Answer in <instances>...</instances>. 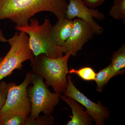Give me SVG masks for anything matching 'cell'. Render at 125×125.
<instances>
[{"label": "cell", "instance_id": "8", "mask_svg": "<svg viewBox=\"0 0 125 125\" xmlns=\"http://www.w3.org/2000/svg\"><path fill=\"white\" fill-rule=\"evenodd\" d=\"M65 17L70 20L80 19L89 25L95 34L99 35L103 32V28L94 19L102 21L105 19V15L98 10L87 7L81 0H69Z\"/></svg>", "mask_w": 125, "mask_h": 125}, {"label": "cell", "instance_id": "13", "mask_svg": "<svg viewBox=\"0 0 125 125\" xmlns=\"http://www.w3.org/2000/svg\"><path fill=\"white\" fill-rule=\"evenodd\" d=\"M111 72L112 66L110 64L107 67L101 70L98 73H96L94 81L97 84L96 90L98 92H102L104 88L111 79Z\"/></svg>", "mask_w": 125, "mask_h": 125}, {"label": "cell", "instance_id": "6", "mask_svg": "<svg viewBox=\"0 0 125 125\" xmlns=\"http://www.w3.org/2000/svg\"><path fill=\"white\" fill-rule=\"evenodd\" d=\"M32 73L26 74L22 83L17 85L16 83H9L6 101L0 110V120L5 117L18 114L27 117L31 110V104L28 96L27 88L31 84Z\"/></svg>", "mask_w": 125, "mask_h": 125}, {"label": "cell", "instance_id": "11", "mask_svg": "<svg viewBox=\"0 0 125 125\" xmlns=\"http://www.w3.org/2000/svg\"><path fill=\"white\" fill-rule=\"evenodd\" d=\"M73 25V21L65 18L58 21L52 26L51 34L54 43L62 47L69 38Z\"/></svg>", "mask_w": 125, "mask_h": 125}, {"label": "cell", "instance_id": "17", "mask_svg": "<svg viewBox=\"0 0 125 125\" xmlns=\"http://www.w3.org/2000/svg\"><path fill=\"white\" fill-rule=\"evenodd\" d=\"M54 121V118L51 114H45L40 116L32 121H29L26 118L25 125H50Z\"/></svg>", "mask_w": 125, "mask_h": 125}, {"label": "cell", "instance_id": "2", "mask_svg": "<svg viewBox=\"0 0 125 125\" xmlns=\"http://www.w3.org/2000/svg\"><path fill=\"white\" fill-rule=\"evenodd\" d=\"M71 55L68 52L56 58L43 54L34 56L30 61L32 73L45 79L47 87L51 86L55 93H64L67 84L68 62Z\"/></svg>", "mask_w": 125, "mask_h": 125}, {"label": "cell", "instance_id": "16", "mask_svg": "<svg viewBox=\"0 0 125 125\" xmlns=\"http://www.w3.org/2000/svg\"><path fill=\"white\" fill-rule=\"evenodd\" d=\"M27 117L14 114L0 120V125H25Z\"/></svg>", "mask_w": 125, "mask_h": 125}, {"label": "cell", "instance_id": "14", "mask_svg": "<svg viewBox=\"0 0 125 125\" xmlns=\"http://www.w3.org/2000/svg\"><path fill=\"white\" fill-rule=\"evenodd\" d=\"M112 18L117 20H123L125 23V0H114L109 12Z\"/></svg>", "mask_w": 125, "mask_h": 125}, {"label": "cell", "instance_id": "12", "mask_svg": "<svg viewBox=\"0 0 125 125\" xmlns=\"http://www.w3.org/2000/svg\"><path fill=\"white\" fill-rule=\"evenodd\" d=\"M112 72L111 78L119 74L123 73L122 70L125 67V45L123 43L117 51L113 54L112 62Z\"/></svg>", "mask_w": 125, "mask_h": 125}, {"label": "cell", "instance_id": "18", "mask_svg": "<svg viewBox=\"0 0 125 125\" xmlns=\"http://www.w3.org/2000/svg\"><path fill=\"white\" fill-rule=\"evenodd\" d=\"M9 87V83L4 81L0 82V110L5 103Z\"/></svg>", "mask_w": 125, "mask_h": 125}, {"label": "cell", "instance_id": "19", "mask_svg": "<svg viewBox=\"0 0 125 125\" xmlns=\"http://www.w3.org/2000/svg\"><path fill=\"white\" fill-rule=\"evenodd\" d=\"M87 7L91 9L96 8L102 4L105 0H81Z\"/></svg>", "mask_w": 125, "mask_h": 125}, {"label": "cell", "instance_id": "1", "mask_svg": "<svg viewBox=\"0 0 125 125\" xmlns=\"http://www.w3.org/2000/svg\"><path fill=\"white\" fill-rule=\"evenodd\" d=\"M68 4L67 0H0V21L9 19L16 26H25L43 11L52 13L60 21L66 18Z\"/></svg>", "mask_w": 125, "mask_h": 125}, {"label": "cell", "instance_id": "10", "mask_svg": "<svg viewBox=\"0 0 125 125\" xmlns=\"http://www.w3.org/2000/svg\"><path fill=\"white\" fill-rule=\"evenodd\" d=\"M60 98L69 106L72 110L73 116L71 120L66 125H90L93 121V118L84 111L83 107L77 101L70 97L62 95Z\"/></svg>", "mask_w": 125, "mask_h": 125}, {"label": "cell", "instance_id": "4", "mask_svg": "<svg viewBox=\"0 0 125 125\" xmlns=\"http://www.w3.org/2000/svg\"><path fill=\"white\" fill-rule=\"evenodd\" d=\"M31 84L27 88L28 96L31 104L30 114L27 120L32 121L39 116L41 113L51 114L60 102L62 94L52 93L48 88L43 79L38 75L32 73Z\"/></svg>", "mask_w": 125, "mask_h": 125}, {"label": "cell", "instance_id": "15", "mask_svg": "<svg viewBox=\"0 0 125 125\" xmlns=\"http://www.w3.org/2000/svg\"><path fill=\"white\" fill-rule=\"evenodd\" d=\"M68 73L76 74L83 80L90 81L94 80L96 73L92 67H84L78 70L71 69L68 71Z\"/></svg>", "mask_w": 125, "mask_h": 125}, {"label": "cell", "instance_id": "21", "mask_svg": "<svg viewBox=\"0 0 125 125\" xmlns=\"http://www.w3.org/2000/svg\"><path fill=\"white\" fill-rule=\"evenodd\" d=\"M2 58L1 57H0V62L1 61V60H2Z\"/></svg>", "mask_w": 125, "mask_h": 125}, {"label": "cell", "instance_id": "7", "mask_svg": "<svg viewBox=\"0 0 125 125\" xmlns=\"http://www.w3.org/2000/svg\"><path fill=\"white\" fill-rule=\"evenodd\" d=\"M66 78L67 84L64 93L65 96L73 99L85 107L86 112L93 118L96 125H104L105 120L110 117V113L108 108L103 106L100 102L96 103L92 102L78 90L73 83L71 75H68Z\"/></svg>", "mask_w": 125, "mask_h": 125}, {"label": "cell", "instance_id": "20", "mask_svg": "<svg viewBox=\"0 0 125 125\" xmlns=\"http://www.w3.org/2000/svg\"><path fill=\"white\" fill-rule=\"evenodd\" d=\"M7 42L8 40L5 37L2 30L0 29V42Z\"/></svg>", "mask_w": 125, "mask_h": 125}, {"label": "cell", "instance_id": "9", "mask_svg": "<svg viewBox=\"0 0 125 125\" xmlns=\"http://www.w3.org/2000/svg\"><path fill=\"white\" fill-rule=\"evenodd\" d=\"M73 25L69 38L62 46L63 53L70 52L75 56L86 43L94 37V33L87 23L76 18L73 20Z\"/></svg>", "mask_w": 125, "mask_h": 125}, {"label": "cell", "instance_id": "3", "mask_svg": "<svg viewBox=\"0 0 125 125\" xmlns=\"http://www.w3.org/2000/svg\"><path fill=\"white\" fill-rule=\"evenodd\" d=\"M30 22L28 25L16 26L15 28L29 36L30 48L34 56L42 54L52 58L63 56L62 47L56 45L52 38L51 29L52 25L50 20L46 18L41 25L36 18H31Z\"/></svg>", "mask_w": 125, "mask_h": 125}, {"label": "cell", "instance_id": "5", "mask_svg": "<svg viewBox=\"0 0 125 125\" xmlns=\"http://www.w3.org/2000/svg\"><path fill=\"white\" fill-rule=\"evenodd\" d=\"M10 48L0 62V81L10 75L14 71L20 70L23 62L34 57L29 45V37L24 32H16L8 40Z\"/></svg>", "mask_w": 125, "mask_h": 125}]
</instances>
